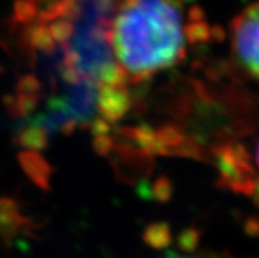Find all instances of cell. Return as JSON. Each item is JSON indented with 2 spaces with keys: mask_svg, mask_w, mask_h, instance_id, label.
<instances>
[{
  "mask_svg": "<svg viewBox=\"0 0 259 258\" xmlns=\"http://www.w3.org/2000/svg\"><path fill=\"white\" fill-rule=\"evenodd\" d=\"M32 220L23 216L19 203L12 198H0V240L11 245L20 233H29Z\"/></svg>",
  "mask_w": 259,
  "mask_h": 258,
  "instance_id": "obj_5",
  "label": "cell"
},
{
  "mask_svg": "<svg viewBox=\"0 0 259 258\" xmlns=\"http://www.w3.org/2000/svg\"><path fill=\"white\" fill-rule=\"evenodd\" d=\"M15 142L24 151L39 152L49 145V134L44 128L23 121L15 137Z\"/></svg>",
  "mask_w": 259,
  "mask_h": 258,
  "instance_id": "obj_7",
  "label": "cell"
},
{
  "mask_svg": "<svg viewBox=\"0 0 259 258\" xmlns=\"http://www.w3.org/2000/svg\"><path fill=\"white\" fill-rule=\"evenodd\" d=\"M62 99L79 127H89L98 107V83L87 79L71 83Z\"/></svg>",
  "mask_w": 259,
  "mask_h": 258,
  "instance_id": "obj_3",
  "label": "cell"
},
{
  "mask_svg": "<svg viewBox=\"0 0 259 258\" xmlns=\"http://www.w3.org/2000/svg\"><path fill=\"white\" fill-rule=\"evenodd\" d=\"M201 233L200 231L195 227H188L183 229L177 239V244L182 252L192 253L196 250L199 242H200Z\"/></svg>",
  "mask_w": 259,
  "mask_h": 258,
  "instance_id": "obj_14",
  "label": "cell"
},
{
  "mask_svg": "<svg viewBox=\"0 0 259 258\" xmlns=\"http://www.w3.org/2000/svg\"><path fill=\"white\" fill-rule=\"evenodd\" d=\"M91 132L95 136H103V134H108L111 132V127H109V123L107 120H104L103 118L94 119L91 121Z\"/></svg>",
  "mask_w": 259,
  "mask_h": 258,
  "instance_id": "obj_17",
  "label": "cell"
},
{
  "mask_svg": "<svg viewBox=\"0 0 259 258\" xmlns=\"http://www.w3.org/2000/svg\"><path fill=\"white\" fill-rule=\"evenodd\" d=\"M245 145V144H243ZM245 162L247 166V195L259 207V138L253 151L245 145Z\"/></svg>",
  "mask_w": 259,
  "mask_h": 258,
  "instance_id": "obj_8",
  "label": "cell"
},
{
  "mask_svg": "<svg viewBox=\"0 0 259 258\" xmlns=\"http://www.w3.org/2000/svg\"><path fill=\"white\" fill-rule=\"evenodd\" d=\"M113 146H115V141L108 134L95 136L94 138V149L99 156H109L113 151Z\"/></svg>",
  "mask_w": 259,
  "mask_h": 258,
  "instance_id": "obj_16",
  "label": "cell"
},
{
  "mask_svg": "<svg viewBox=\"0 0 259 258\" xmlns=\"http://www.w3.org/2000/svg\"><path fill=\"white\" fill-rule=\"evenodd\" d=\"M166 258H186V257H178V255L175 254H168V257ZM199 258H229L228 255H220V254H216V253H212V252H205L203 253V254H200V257Z\"/></svg>",
  "mask_w": 259,
  "mask_h": 258,
  "instance_id": "obj_18",
  "label": "cell"
},
{
  "mask_svg": "<svg viewBox=\"0 0 259 258\" xmlns=\"http://www.w3.org/2000/svg\"><path fill=\"white\" fill-rule=\"evenodd\" d=\"M111 46L132 83L178 65L186 56L181 10L164 0H137L116 11Z\"/></svg>",
  "mask_w": 259,
  "mask_h": 258,
  "instance_id": "obj_1",
  "label": "cell"
},
{
  "mask_svg": "<svg viewBox=\"0 0 259 258\" xmlns=\"http://www.w3.org/2000/svg\"><path fill=\"white\" fill-rule=\"evenodd\" d=\"M37 19V7L33 0H15L13 3V23L26 24Z\"/></svg>",
  "mask_w": 259,
  "mask_h": 258,
  "instance_id": "obj_13",
  "label": "cell"
},
{
  "mask_svg": "<svg viewBox=\"0 0 259 258\" xmlns=\"http://www.w3.org/2000/svg\"><path fill=\"white\" fill-rule=\"evenodd\" d=\"M138 193L145 199L154 200L158 203H166L172 196L174 185L168 176L162 175L153 185H149L146 182L141 183V186L138 187Z\"/></svg>",
  "mask_w": 259,
  "mask_h": 258,
  "instance_id": "obj_9",
  "label": "cell"
},
{
  "mask_svg": "<svg viewBox=\"0 0 259 258\" xmlns=\"http://www.w3.org/2000/svg\"><path fill=\"white\" fill-rule=\"evenodd\" d=\"M16 88L21 94H39L41 83L34 76H25L19 79Z\"/></svg>",
  "mask_w": 259,
  "mask_h": 258,
  "instance_id": "obj_15",
  "label": "cell"
},
{
  "mask_svg": "<svg viewBox=\"0 0 259 258\" xmlns=\"http://www.w3.org/2000/svg\"><path fill=\"white\" fill-rule=\"evenodd\" d=\"M230 43L237 65L259 81V0L232 21Z\"/></svg>",
  "mask_w": 259,
  "mask_h": 258,
  "instance_id": "obj_2",
  "label": "cell"
},
{
  "mask_svg": "<svg viewBox=\"0 0 259 258\" xmlns=\"http://www.w3.org/2000/svg\"><path fill=\"white\" fill-rule=\"evenodd\" d=\"M132 105L126 86H105L98 88L99 112L104 120L115 123L128 114Z\"/></svg>",
  "mask_w": 259,
  "mask_h": 258,
  "instance_id": "obj_4",
  "label": "cell"
},
{
  "mask_svg": "<svg viewBox=\"0 0 259 258\" xmlns=\"http://www.w3.org/2000/svg\"><path fill=\"white\" fill-rule=\"evenodd\" d=\"M142 240L148 246L161 250V249L167 248L171 245L172 236H171V229L167 223H151L145 227L144 233H142Z\"/></svg>",
  "mask_w": 259,
  "mask_h": 258,
  "instance_id": "obj_10",
  "label": "cell"
},
{
  "mask_svg": "<svg viewBox=\"0 0 259 258\" xmlns=\"http://www.w3.org/2000/svg\"><path fill=\"white\" fill-rule=\"evenodd\" d=\"M49 23L50 24H48V28H49V32L52 34L53 40H54V43L63 46L71 39L72 32H74V23L71 20L63 19V17L54 19Z\"/></svg>",
  "mask_w": 259,
  "mask_h": 258,
  "instance_id": "obj_11",
  "label": "cell"
},
{
  "mask_svg": "<svg viewBox=\"0 0 259 258\" xmlns=\"http://www.w3.org/2000/svg\"><path fill=\"white\" fill-rule=\"evenodd\" d=\"M17 160L24 173L36 186H38L41 190L50 191L53 169L41 154L37 152L23 151L17 154Z\"/></svg>",
  "mask_w": 259,
  "mask_h": 258,
  "instance_id": "obj_6",
  "label": "cell"
},
{
  "mask_svg": "<svg viewBox=\"0 0 259 258\" xmlns=\"http://www.w3.org/2000/svg\"><path fill=\"white\" fill-rule=\"evenodd\" d=\"M183 33L188 43L196 45L208 41L213 32L204 20H197V21H190L188 25L184 28Z\"/></svg>",
  "mask_w": 259,
  "mask_h": 258,
  "instance_id": "obj_12",
  "label": "cell"
}]
</instances>
